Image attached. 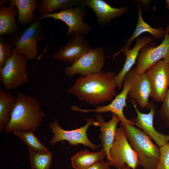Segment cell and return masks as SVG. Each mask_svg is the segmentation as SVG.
Listing matches in <instances>:
<instances>
[{
	"label": "cell",
	"mask_w": 169,
	"mask_h": 169,
	"mask_svg": "<svg viewBox=\"0 0 169 169\" xmlns=\"http://www.w3.org/2000/svg\"><path fill=\"white\" fill-rule=\"evenodd\" d=\"M155 39V38L152 36H146L141 38L138 37L135 46L131 49H120L114 54L115 57L120 53L122 52L126 57L123 67L118 74L116 75L115 79L117 87L119 89H121L124 79L136 63L141 49L148 43L154 41Z\"/></svg>",
	"instance_id": "2e32d148"
},
{
	"label": "cell",
	"mask_w": 169,
	"mask_h": 169,
	"mask_svg": "<svg viewBox=\"0 0 169 169\" xmlns=\"http://www.w3.org/2000/svg\"><path fill=\"white\" fill-rule=\"evenodd\" d=\"M111 120L106 122L102 115L98 114L96 116V126L100 127L101 133L99 138L101 141V146L105 150L108 161L110 160V151L114 141L116 127L120 119L115 114L112 113Z\"/></svg>",
	"instance_id": "ac0fdd59"
},
{
	"label": "cell",
	"mask_w": 169,
	"mask_h": 169,
	"mask_svg": "<svg viewBox=\"0 0 169 169\" xmlns=\"http://www.w3.org/2000/svg\"><path fill=\"white\" fill-rule=\"evenodd\" d=\"M27 61L25 55L13 49L12 56L6 60L4 66L0 67V80L6 90L19 87L28 82Z\"/></svg>",
	"instance_id": "5b68a950"
},
{
	"label": "cell",
	"mask_w": 169,
	"mask_h": 169,
	"mask_svg": "<svg viewBox=\"0 0 169 169\" xmlns=\"http://www.w3.org/2000/svg\"><path fill=\"white\" fill-rule=\"evenodd\" d=\"M13 132L23 141L28 146L29 150L40 153L49 151L33 134V132L16 130Z\"/></svg>",
	"instance_id": "d4e9b609"
},
{
	"label": "cell",
	"mask_w": 169,
	"mask_h": 169,
	"mask_svg": "<svg viewBox=\"0 0 169 169\" xmlns=\"http://www.w3.org/2000/svg\"><path fill=\"white\" fill-rule=\"evenodd\" d=\"M16 100L12 93L0 89V131H2L8 123L10 114Z\"/></svg>",
	"instance_id": "603a6c76"
},
{
	"label": "cell",
	"mask_w": 169,
	"mask_h": 169,
	"mask_svg": "<svg viewBox=\"0 0 169 169\" xmlns=\"http://www.w3.org/2000/svg\"><path fill=\"white\" fill-rule=\"evenodd\" d=\"M138 19L136 28L131 37L126 42L125 45L120 49H129L131 43L144 33L147 32L152 35L155 39H163L167 30L162 27L157 28L151 27L143 20L142 11L139 4L137 3Z\"/></svg>",
	"instance_id": "ffe728a7"
},
{
	"label": "cell",
	"mask_w": 169,
	"mask_h": 169,
	"mask_svg": "<svg viewBox=\"0 0 169 169\" xmlns=\"http://www.w3.org/2000/svg\"><path fill=\"white\" fill-rule=\"evenodd\" d=\"M92 49L83 34L75 32L72 33L69 40L53 54L52 57L72 64Z\"/></svg>",
	"instance_id": "7c38bea8"
},
{
	"label": "cell",
	"mask_w": 169,
	"mask_h": 169,
	"mask_svg": "<svg viewBox=\"0 0 169 169\" xmlns=\"http://www.w3.org/2000/svg\"><path fill=\"white\" fill-rule=\"evenodd\" d=\"M40 2L37 0H10L9 6L16 7L18 11L17 24L26 28L38 20L34 11L38 8Z\"/></svg>",
	"instance_id": "d6986e66"
},
{
	"label": "cell",
	"mask_w": 169,
	"mask_h": 169,
	"mask_svg": "<svg viewBox=\"0 0 169 169\" xmlns=\"http://www.w3.org/2000/svg\"><path fill=\"white\" fill-rule=\"evenodd\" d=\"M87 13L86 6L81 4L74 8L66 9L42 17L38 16V19L40 20L46 18H52L55 20H60L64 22L68 27L65 35L66 37L75 32L86 35L91 30L89 25L85 23L83 20V17L86 15Z\"/></svg>",
	"instance_id": "9c48e42d"
},
{
	"label": "cell",
	"mask_w": 169,
	"mask_h": 169,
	"mask_svg": "<svg viewBox=\"0 0 169 169\" xmlns=\"http://www.w3.org/2000/svg\"><path fill=\"white\" fill-rule=\"evenodd\" d=\"M165 1L166 3V8L169 10V0H166Z\"/></svg>",
	"instance_id": "d6a6232c"
},
{
	"label": "cell",
	"mask_w": 169,
	"mask_h": 169,
	"mask_svg": "<svg viewBox=\"0 0 169 169\" xmlns=\"http://www.w3.org/2000/svg\"><path fill=\"white\" fill-rule=\"evenodd\" d=\"M47 38L40 20L27 27L19 29L10 38L11 44L18 53L25 55L27 61L34 59L38 54V42L45 41Z\"/></svg>",
	"instance_id": "277c9868"
},
{
	"label": "cell",
	"mask_w": 169,
	"mask_h": 169,
	"mask_svg": "<svg viewBox=\"0 0 169 169\" xmlns=\"http://www.w3.org/2000/svg\"><path fill=\"white\" fill-rule=\"evenodd\" d=\"M110 165L108 161L104 160L92 165L87 169H110Z\"/></svg>",
	"instance_id": "f546056e"
},
{
	"label": "cell",
	"mask_w": 169,
	"mask_h": 169,
	"mask_svg": "<svg viewBox=\"0 0 169 169\" xmlns=\"http://www.w3.org/2000/svg\"><path fill=\"white\" fill-rule=\"evenodd\" d=\"M84 119L86 121L84 125L70 131L63 129L59 125L58 120H54L49 125L50 130L54 134L49 144L54 145L59 141H66L71 146H77L79 144H82L94 150L100 148L102 146L101 145L93 143L89 140L87 135V131L88 127L92 125H95V120L93 118Z\"/></svg>",
	"instance_id": "52a82bcc"
},
{
	"label": "cell",
	"mask_w": 169,
	"mask_h": 169,
	"mask_svg": "<svg viewBox=\"0 0 169 169\" xmlns=\"http://www.w3.org/2000/svg\"><path fill=\"white\" fill-rule=\"evenodd\" d=\"M111 166L120 169L126 164L132 169H136L139 165L137 154L130 144L123 127L116 131L114 141L110 151Z\"/></svg>",
	"instance_id": "8992f818"
},
{
	"label": "cell",
	"mask_w": 169,
	"mask_h": 169,
	"mask_svg": "<svg viewBox=\"0 0 169 169\" xmlns=\"http://www.w3.org/2000/svg\"><path fill=\"white\" fill-rule=\"evenodd\" d=\"M120 169H131V168L129 167L126 164H125Z\"/></svg>",
	"instance_id": "1f68e13d"
},
{
	"label": "cell",
	"mask_w": 169,
	"mask_h": 169,
	"mask_svg": "<svg viewBox=\"0 0 169 169\" xmlns=\"http://www.w3.org/2000/svg\"><path fill=\"white\" fill-rule=\"evenodd\" d=\"M123 89L121 92L116 95L111 103L106 105L97 107L94 109H83L75 105L73 106L71 109L74 111L84 113L94 112L97 113H102L110 112L115 114L121 120V126L126 125H134L133 123L127 119L124 115L123 110L126 106V99L128 94L130 87V82L125 76L123 83Z\"/></svg>",
	"instance_id": "5bb4252c"
},
{
	"label": "cell",
	"mask_w": 169,
	"mask_h": 169,
	"mask_svg": "<svg viewBox=\"0 0 169 169\" xmlns=\"http://www.w3.org/2000/svg\"><path fill=\"white\" fill-rule=\"evenodd\" d=\"M146 73L151 87V96L156 102H162L169 86V62L160 60Z\"/></svg>",
	"instance_id": "8fae6325"
},
{
	"label": "cell",
	"mask_w": 169,
	"mask_h": 169,
	"mask_svg": "<svg viewBox=\"0 0 169 169\" xmlns=\"http://www.w3.org/2000/svg\"><path fill=\"white\" fill-rule=\"evenodd\" d=\"M82 0H42L38 8L39 17H42L60 9L61 10L81 4Z\"/></svg>",
	"instance_id": "cb8c5ba5"
},
{
	"label": "cell",
	"mask_w": 169,
	"mask_h": 169,
	"mask_svg": "<svg viewBox=\"0 0 169 169\" xmlns=\"http://www.w3.org/2000/svg\"><path fill=\"white\" fill-rule=\"evenodd\" d=\"M106 156L103 148L96 152H90L87 149L81 151L71 158L72 166L74 169H87L95 163L103 161Z\"/></svg>",
	"instance_id": "7402d4cb"
},
{
	"label": "cell",
	"mask_w": 169,
	"mask_h": 169,
	"mask_svg": "<svg viewBox=\"0 0 169 169\" xmlns=\"http://www.w3.org/2000/svg\"><path fill=\"white\" fill-rule=\"evenodd\" d=\"M9 2V0H0V7L4 6V5L8 3Z\"/></svg>",
	"instance_id": "4dcf8cb0"
},
{
	"label": "cell",
	"mask_w": 169,
	"mask_h": 169,
	"mask_svg": "<svg viewBox=\"0 0 169 169\" xmlns=\"http://www.w3.org/2000/svg\"><path fill=\"white\" fill-rule=\"evenodd\" d=\"M16 100L4 128L6 133L16 130L33 132L41 126L45 114L34 97L18 91Z\"/></svg>",
	"instance_id": "7a4b0ae2"
},
{
	"label": "cell",
	"mask_w": 169,
	"mask_h": 169,
	"mask_svg": "<svg viewBox=\"0 0 169 169\" xmlns=\"http://www.w3.org/2000/svg\"><path fill=\"white\" fill-rule=\"evenodd\" d=\"M166 28V35L160 45L156 46L153 41L145 45L140 51L136 66L134 67L137 74L146 72L148 68L162 59L169 62V24Z\"/></svg>",
	"instance_id": "ba28073f"
},
{
	"label": "cell",
	"mask_w": 169,
	"mask_h": 169,
	"mask_svg": "<svg viewBox=\"0 0 169 169\" xmlns=\"http://www.w3.org/2000/svg\"><path fill=\"white\" fill-rule=\"evenodd\" d=\"M116 75L113 72L100 71L81 76L68 90L69 94L79 100L92 105H98L111 100L116 95L115 82Z\"/></svg>",
	"instance_id": "6da1fadb"
},
{
	"label": "cell",
	"mask_w": 169,
	"mask_h": 169,
	"mask_svg": "<svg viewBox=\"0 0 169 169\" xmlns=\"http://www.w3.org/2000/svg\"><path fill=\"white\" fill-rule=\"evenodd\" d=\"M131 102L137 114V116L131 120L134 125L141 129L159 147L166 145L169 142V135H165L157 131L153 126V118L156 110V106L154 102L150 103L149 112L144 114L138 110L135 101L131 100Z\"/></svg>",
	"instance_id": "9a60e30c"
},
{
	"label": "cell",
	"mask_w": 169,
	"mask_h": 169,
	"mask_svg": "<svg viewBox=\"0 0 169 169\" xmlns=\"http://www.w3.org/2000/svg\"><path fill=\"white\" fill-rule=\"evenodd\" d=\"M125 76L130 85L128 94L129 97L134 99L141 108L149 109L148 100L151 95V87L146 72L137 74L133 68Z\"/></svg>",
	"instance_id": "4fadbf2b"
},
{
	"label": "cell",
	"mask_w": 169,
	"mask_h": 169,
	"mask_svg": "<svg viewBox=\"0 0 169 169\" xmlns=\"http://www.w3.org/2000/svg\"><path fill=\"white\" fill-rule=\"evenodd\" d=\"M121 126L123 127L130 144L137 154L139 165L144 169H156L160 159V148L153 143L143 131L134 125Z\"/></svg>",
	"instance_id": "3957f363"
},
{
	"label": "cell",
	"mask_w": 169,
	"mask_h": 169,
	"mask_svg": "<svg viewBox=\"0 0 169 169\" xmlns=\"http://www.w3.org/2000/svg\"><path fill=\"white\" fill-rule=\"evenodd\" d=\"M18 14L17 8L10 6L0 7V36H11L19 30L15 16Z\"/></svg>",
	"instance_id": "44dd1931"
},
{
	"label": "cell",
	"mask_w": 169,
	"mask_h": 169,
	"mask_svg": "<svg viewBox=\"0 0 169 169\" xmlns=\"http://www.w3.org/2000/svg\"><path fill=\"white\" fill-rule=\"evenodd\" d=\"M81 4L93 10L100 25L106 24L111 20L125 13L128 10L127 7L114 8L103 0H82Z\"/></svg>",
	"instance_id": "e0dca14e"
},
{
	"label": "cell",
	"mask_w": 169,
	"mask_h": 169,
	"mask_svg": "<svg viewBox=\"0 0 169 169\" xmlns=\"http://www.w3.org/2000/svg\"><path fill=\"white\" fill-rule=\"evenodd\" d=\"M161 108L159 111L160 118L164 122L166 128H169V89L162 102Z\"/></svg>",
	"instance_id": "83f0119b"
},
{
	"label": "cell",
	"mask_w": 169,
	"mask_h": 169,
	"mask_svg": "<svg viewBox=\"0 0 169 169\" xmlns=\"http://www.w3.org/2000/svg\"><path fill=\"white\" fill-rule=\"evenodd\" d=\"M12 47L10 38L0 36V67L4 66L6 60L12 56L13 52Z\"/></svg>",
	"instance_id": "4316f807"
},
{
	"label": "cell",
	"mask_w": 169,
	"mask_h": 169,
	"mask_svg": "<svg viewBox=\"0 0 169 169\" xmlns=\"http://www.w3.org/2000/svg\"><path fill=\"white\" fill-rule=\"evenodd\" d=\"M159 148L160 159L156 169H169V142Z\"/></svg>",
	"instance_id": "f1b7e54d"
},
{
	"label": "cell",
	"mask_w": 169,
	"mask_h": 169,
	"mask_svg": "<svg viewBox=\"0 0 169 169\" xmlns=\"http://www.w3.org/2000/svg\"><path fill=\"white\" fill-rule=\"evenodd\" d=\"M52 157L50 151L40 153L29 150L28 159L31 169H49Z\"/></svg>",
	"instance_id": "484cf974"
},
{
	"label": "cell",
	"mask_w": 169,
	"mask_h": 169,
	"mask_svg": "<svg viewBox=\"0 0 169 169\" xmlns=\"http://www.w3.org/2000/svg\"><path fill=\"white\" fill-rule=\"evenodd\" d=\"M105 63L103 49L98 47L85 53L71 66L66 67L64 73L69 77L76 74L86 76L101 71Z\"/></svg>",
	"instance_id": "30bf717a"
}]
</instances>
